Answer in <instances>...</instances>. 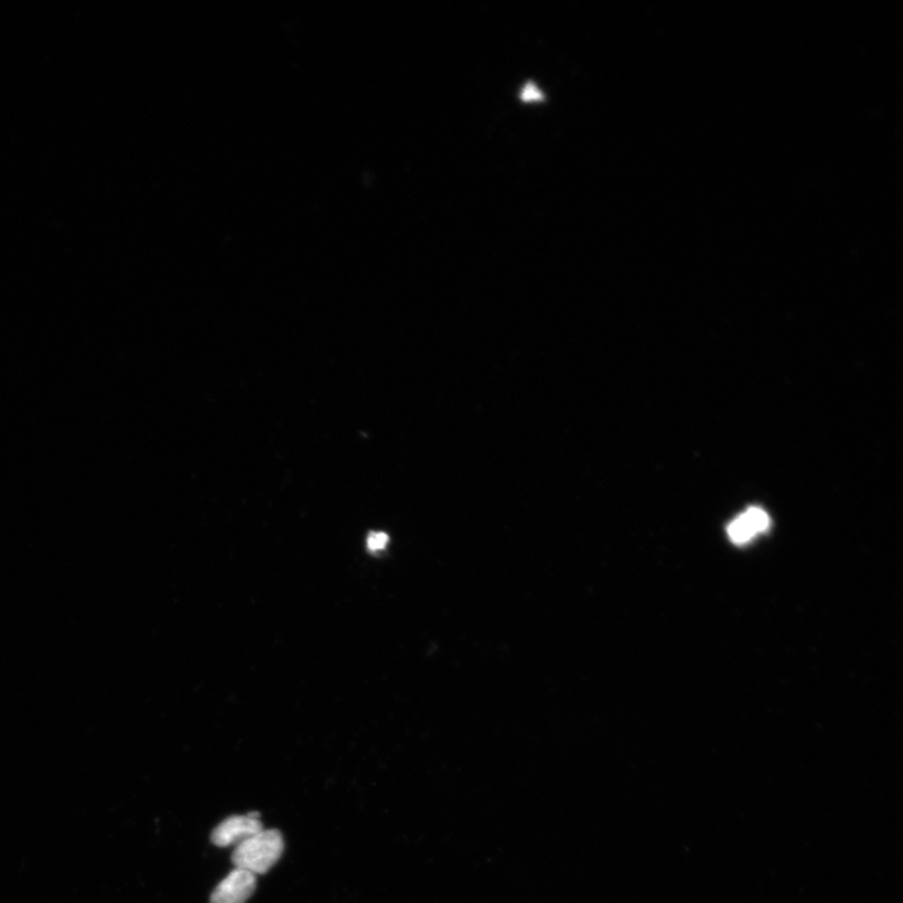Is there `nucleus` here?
<instances>
[{"label":"nucleus","instance_id":"obj_1","mask_svg":"<svg viewBox=\"0 0 903 903\" xmlns=\"http://www.w3.org/2000/svg\"><path fill=\"white\" fill-rule=\"evenodd\" d=\"M284 852V839L277 829H262L261 832L245 839L236 846L233 862L236 869L255 875L270 871Z\"/></svg>","mask_w":903,"mask_h":903},{"label":"nucleus","instance_id":"obj_3","mask_svg":"<svg viewBox=\"0 0 903 903\" xmlns=\"http://www.w3.org/2000/svg\"><path fill=\"white\" fill-rule=\"evenodd\" d=\"M257 889V875L236 869L217 884L212 903H245Z\"/></svg>","mask_w":903,"mask_h":903},{"label":"nucleus","instance_id":"obj_5","mask_svg":"<svg viewBox=\"0 0 903 903\" xmlns=\"http://www.w3.org/2000/svg\"><path fill=\"white\" fill-rule=\"evenodd\" d=\"M389 541L388 535L385 533H374L368 537V549L370 551H380L385 549Z\"/></svg>","mask_w":903,"mask_h":903},{"label":"nucleus","instance_id":"obj_2","mask_svg":"<svg viewBox=\"0 0 903 903\" xmlns=\"http://www.w3.org/2000/svg\"><path fill=\"white\" fill-rule=\"evenodd\" d=\"M258 811H252L246 816H232L223 820L212 835V841L217 847H230L239 845L262 831Z\"/></svg>","mask_w":903,"mask_h":903},{"label":"nucleus","instance_id":"obj_4","mask_svg":"<svg viewBox=\"0 0 903 903\" xmlns=\"http://www.w3.org/2000/svg\"><path fill=\"white\" fill-rule=\"evenodd\" d=\"M770 526V516L762 508L752 507L728 526V536L732 542L744 545L752 541L756 535L767 531Z\"/></svg>","mask_w":903,"mask_h":903},{"label":"nucleus","instance_id":"obj_6","mask_svg":"<svg viewBox=\"0 0 903 903\" xmlns=\"http://www.w3.org/2000/svg\"><path fill=\"white\" fill-rule=\"evenodd\" d=\"M524 99L526 100L541 99V94L538 93V89L534 85H528L524 90Z\"/></svg>","mask_w":903,"mask_h":903}]
</instances>
